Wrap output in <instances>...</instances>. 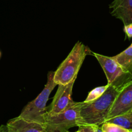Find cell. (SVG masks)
Segmentation results:
<instances>
[{"label": "cell", "instance_id": "6da1fadb", "mask_svg": "<svg viewBox=\"0 0 132 132\" xmlns=\"http://www.w3.org/2000/svg\"><path fill=\"white\" fill-rule=\"evenodd\" d=\"M120 89L110 86L103 95L91 102H81L80 115L85 124L101 126L106 121Z\"/></svg>", "mask_w": 132, "mask_h": 132}, {"label": "cell", "instance_id": "30bf717a", "mask_svg": "<svg viewBox=\"0 0 132 132\" xmlns=\"http://www.w3.org/2000/svg\"><path fill=\"white\" fill-rule=\"evenodd\" d=\"M112 57L126 71L132 73V44L126 49Z\"/></svg>", "mask_w": 132, "mask_h": 132}, {"label": "cell", "instance_id": "52a82bcc", "mask_svg": "<svg viewBox=\"0 0 132 132\" xmlns=\"http://www.w3.org/2000/svg\"><path fill=\"white\" fill-rule=\"evenodd\" d=\"M132 110V80L123 86L119 91L112 108L110 111L107 121L117 115Z\"/></svg>", "mask_w": 132, "mask_h": 132}, {"label": "cell", "instance_id": "7c38bea8", "mask_svg": "<svg viewBox=\"0 0 132 132\" xmlns=\"http://www.w3.org/2000/svg\"><path fill=\"white\" fill-rule=\"evenodd\" d=\"M108 87L109 85L107 84V85H106V86H100V87H97L96 88L93 89L89 93L88 95H87L84 102H91V101H93L97 99L98 98H99L103 95V93Z\"/></svg>", "mask_w": 132, "mask_h": 132}, {"label": "cell", "instance_id": "277c9868", "mask_svg": "<svg viewBox=\"0 0 132 132\" xmlns=\"http://www.w3.org/2000/svg\"><path fill=\"white\" fill-rule=\"evenodd\" d=\"M54 71H49L47 82L38 96L24 107L19 116L24 119L44 123V115L47 112L46 104L56 84L54 81Z\"/></svg>", "mask_w": 132, "mask_h": 132}, {"label": "cell", "instance_id": "ac0fdd59", "mask_svg": "<svg viewBox=\"0 0 132 132\" xmlns=\"http://www.w3.org/2000/svg\"><path fill=\"white\" fill-rule=\"evenodd\" d=\"M0 57H1V52H0Z\"/></svg>", "mask_w": 132, "mask_h": 132}, {"label": "cell", "instance_id": "9c48e42d", "mask_svg": "<svg viewBox=\"0 0 132 132\" xmlns=\"http://www.w3.org/2000/svg\"><path fill=\"white\" fill-rule=\"evenodd\" d=\"M111 14L124 25L132 24V0H114L110 5Z\"/></svg>", "mask_w": 132, "mask_h": 132}, {"label": "cell", "instance_id": "4fadbf2b", "mask_svg": "<svg viewBox=\"0 0 132 132\" xmlns=\"http://www.w3.org/2000/svg\"><path fill=\"white\" fill-rule=\"evenodd\" d=\"M101 128L104 132H132L131 131L110 122H104L101 125Z\"/></svg>", "mask_w": 132, "mask_h": 132}, {"label": "cell", "instance_id": "5bb4252c", "mask_svg": "<svg viewBox=\"0 0 132 132\" xmlns=\"http://www.w3.org/2000/svg\"><path fill=\"white\" fill-rule=\"evenodd\" d=\"M78 132H94L93 125L89 124H84L78 126Z\"/></svg>", "mask_w": 132, "mask_h": 132}, {"label": "cell", "instance_id": "8fae6325", "mask_svg": "<svg viewBox=\"0 0 132 132\" xmlns=\"http://www.w3.org/2000/svg\"><path fill=\"white\" fill-rule=\"evenodd\" d=\"M105 122L113 123L124 129L132 131V110L114 117Z\"/></svg>", "mask_w": 132, "mask_h": 132}, {"label": "cell", "instance_id": "d6986e66", "mask_svg": "<svg viewBox=\"0 0 132 132\" xmlns=\"http://www.w3.org/2000/svg\"><path fill=\"white\" fill-rule=\"evenodd\" d=\"M67 132H69V131H67ZM75 132H78V131H75Z\"/></svg>", "mask_w": 132, "mask_h": 132}, {"label": "cell", "instance_id": "ba28073f", "mask_svg": "<svg viewBox=\"0 0 132 132\" xmlns=\"http://www.w3.org/2000/svg\"><path fill=\"white\" fill-rule=\"evenodd\" d=\"M8 132H46L44 124L20 116L11 119L6 124Z\"/></svg>", "mask_w": 132, "mask_h": 132}, {"label": "cell", "instance_id": "5b68a950", "mask_svg": "<svg viewBox=\"0 0 132 132\" xmlns=\"http://www.w3.org/2000/svg\"><path fill=\"white\" fill-rule=\"evenodd\" d=\"M104 70L108 84L119 89L132 80V73L127 72L113 58L98 53H93Z\"/></svg>", "mask_w": 132, "mask_h": 132}, {"label": "cell", "instance_id": "7a4b0ae2", "mask_svg": "<svg viewBox=\"0 0 132 132\" xmlns=\"http://www.w3.org/2000/svg\"><path fill=\"white\" fill-rule=\"evenodd\" d=\"M93 54L88 47L78 42L54 71V81L57 85H65L77 79L78 71L87 55Z\"/></svg>", "mask_w": 132, "mask_h": 132}, {"label": "cell", "instance_id": "9a60e30c", "mask_svg": "<svg viewBox=\"0 0 132 132\" xmlns=\"http://www.w3.org/2000/svg\"><path fill=\"white\" fill-rule=\"evenodd\" d=\"M124 31L128 38H132V24L124 25Z\"/></svg>", "mask_w": 132, "mask_h": 132}, {"label": "cell", "instance_id": "8992f818", "mask_svg": "<svg viewBox=\"0 0 132 132\" xmlns=\"http://www.w3.org/2000/svg\"><path fill=\"white\" fill-rule=\"evenodd\" d=\"M76 79L65 85H58V89L53 98V102L47 113L50 115L58 113L65 110L73 102L72 91Z\"/></svg>", "mask_w": 132, "mask_h": 132}, {"label": "cell", "instance_id": "2e32d148", "mask_svg": "<svg viewBox=\"0 0 132 132\" xmlns=\"http://www.w3.org/2000/svg\"><path fill=\"white\" fill-rule=\"evenodd\" d=\"M93 126L94 132H104V131L102 130L101 126L93 125Z\"/></svg>", "mask_w": 132, "mask_h": 132}, {"label": "cell", "instance_id": "e0dca14e", "mask_svg": "<svg viewBox=\"0 0 132 132\" xmlns=\"http://www.w3.org/2000/svg\"><path fill=\"white\" fill-rule=\"evenodd\" d=\"M0 132H8V128L7 125H1L0 126Z\"/></svg>", "mask_w": 132, "mask_h": 132}, {"label": "cell", "instance_id": "ffe728a7", "mask_svg": "<svg viewBox=\"0 0 132 132\" xmlns=\"http://www.w3.org/2000/svg\"></svg>", "mask_w": 132, "mask_h": 132}, {"label": "cell", "instance_id": "3957f363", "mask_svg": "<svg viewBox=\"0 0 132 132\" xmlns=\"http://www.w3.org/2000/svg\"><path fill=\"white\" fill-rule=\"evenodd\" d=\"M81 102L73 101L67 108L58 113L44 115V124L46 132H67L70 128L84 125L80 115Z\"/></svg>", "mask_w": 132, "mask_h": 132}]
</instances>
